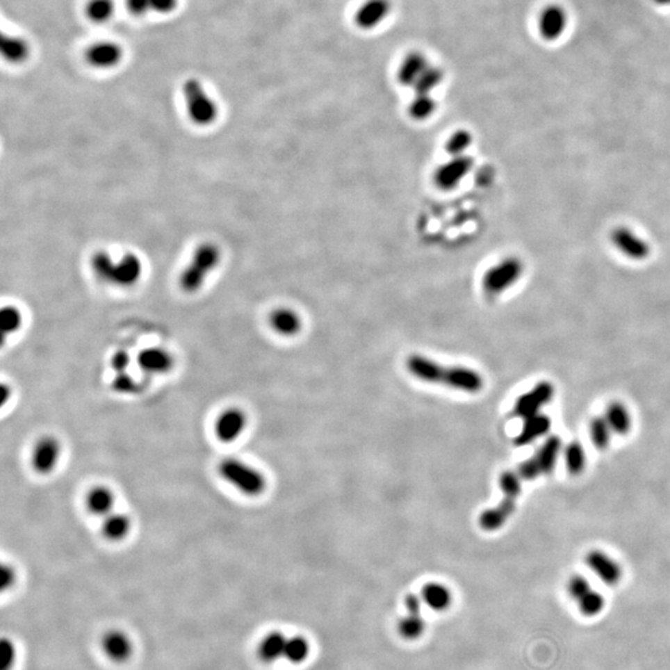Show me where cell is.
I'll use <instances>...</instances> for the list:
<instances>
[{"label": "cell", "mask_w": 670, "mask_h": 670, "mask_svg": "<svg viewBox=\"0 0 670 670\" xmlns=\"http://www.w3.org/2000/svg\"><path fill=\"white\" fill-rule=\"evenodd\" d=\"M406 368L418 380L445 385L464 393H478L483 387V379L477 371L464 366H446L418 354L407 358Z\"/></svg>", "instance_id": "1"}, {"label": "cell", "mask_w": 670, "mask_h": 670, "mask_svg": "<svg viewBox=\"0 0 670 670\" xmlns=\"http://www.w3.org/2000/svg\"><path fill=\"white\" fill-rule=\"evenodd\" d=\"M91 267L101 281L120 287L137 284L143 272L142 261L134 254H126L122 256L121 260L115 262L107 252L99 251L93 254Z\"/></svg>", "instance_id": "2"}, {"label": "cell", "mask_w": 670, "mask_h": 670, "mask_svg": "<svg viewBox=\"0 0 670 670\" xmlns=\"http://www.w3.org/2000/svg\"><path fill=\"white\" fill-rule=\"evenodd\" d=\"M220 478L247 497H257L266 489L263 474L237 458H225L219 463Z\"/></svg>", "instance_id": "3"}, {"label": "cell", "mask_w": 670, "mask_h": 670, "mask_svg": "<svg viewBox=\"0 0 670 670\" xmlns=\"http://www.w3.org/2000/svg\"><path fill=\"white\" fill-rule=\"evenodd\" d=\"M524 271V262L519 257L507 256L483 273L480 281L482 291L487 297L497 298L514 287L523 277Z\"/></svg>", "instance_id": "4"}, {"label": "cell", "mask_w": 670, "mask_h": 670, "mask_svg": "<svg viewBox=\"0 0 670 670\" xmlns=\"http://www.w3.org/2000/svg\"><path fill=\"white\" fill-rule=\"evenodd\" d=\"M221 254L214 243L200 245L193 254L191 262L180 275L179 284L186 293H195L202 288L209 273L219 265Z\"/></svg>", "instance_id": "5"}, {"label": "cell", "mask_w": 670, "mask_h": 670, "mask_svg": "<svg viewBox=\"0 0 670 670\" xmlns=\"http://www.w3.org/2000/svg\"><path fill=\"white\" fill-rule=\"evenodd\" d=\"M562 442L559 436H550L543 446L535 452V455L525 462L521 463L516 472L523 480H537L544 474H549L554 471L557 458L560 456Z\"/></svg>", "instance_id": "6"}, {"label": "cell", "mask_w": 670, "mask_h": 670, "mask_svg": "<svg viewBox=\"0 0 670 670\" xmlns=\"http://www.w3.org/2000/svg\"><path fill=\"white\" fill-rule=\"evenodd\" d=\"M183 93L191 121L199 126H209L216 120V104L206 95L200 82L195 79L188 80L183 86Z\"/></svg>", "instance_id": "7"}, {"label": "cell", "mask_w": 670, "mask_h": 670, "mask_svg": "<svg viewBox=\"0 0 670 670\" xmlns=\"http://www.w3.org/2000/svg\"><path fill=\"white\" fill-rule=\"evenodd\" d=\"M63 447L55 436H42L31 451V468L39 475H49L58 467Z\"/></svg>", "instance_id": "8"}, {"label": "cell", "mask_w": 670, "mask_h": 670, "mask_svg": "<svg viewBox=\"0 0 670 670\" xmlns=\"http://www.w3.org/2000/svg\"><path fill=\"white\" fill-rule=\"evenodd\" d=\"M473 165V158L467 156V154L451 156V159L448 162L439 165L434 170V185L441 190H453L471 173Z\"/></svg>", "instance_id": "9"}, {"label": "cell", "mask_w": 670, "mask_h": 670, "mask_svg": "<svg viewBox=\"0 0 670 670\" xmlns=\"http://www.w3.org/2000/svg\"><path fill=\"white\" fill-rule=\"evenodd\" d=\"M614 249L632 261L647 260L652 252L651 245L627 226H617L610 234Z\"/></svg>", "instance_id": "10"}, {"label": "cell", "mask_w": 670, "mask_h": 670, "mask_svg": "<svg viewBox=\"0 0 670 670\" xmlns=\"http://www.w3.org/2000/svg\"><path fill=\"white\" fill-rule=\"evenodd\" d=\"M246 426V414L238 407H227L215 418V437L221 443H232L241 437Z\"/></svg>", "instance_id": "11"}, {"label": "cell", "mask_w": 670, "mask_h": 670, "mask_svg": "<svg viewBox=\"0 0 670 670\" xmlns=\"http://www.w3.org/2000/svg\"><path fill=\"white\" fill-rule=\"evenodd\" d=\"M555 395V387L550 382H537L530 391L523 393L514 406L515 416L525 420L528 417L540 414L541 407L549 404Z\"/></svg>", "instance_id": "12"}, {"label": "cell", "mask_w": 670, "mask_h": 670, "mask_svg": "<svg viewBox=\"0 0 670 670\" xmlns=\"http://www.w3.org/2000/svg\"><path fill=\"white\" fill-rule=\"evenodd\" d=\"M585 561L589 567V570L595 573L597 578L610 586L619 584L622 578V569L619 562L613 560L608 555L600 550H592L586 555Z\"/></svg>", "instance_id": "13"}, {"label": "cell", "mask_w": 670, "mask_h": 670, "mask_svg": "<svg viewBox=\"0 0 670 670\" xmlns=\"http://www.w3.org/2000/svg\"><path fill=\"white\" fill-rule=\"evenodd\" d=\"M102 651L107 658L116 663H124L133 654V642L127 633L120 630H108L101 641Z\"/></svg>", "instance_id": "14"}, {"label": "cell", "mask_w": 670, "mask_h": 670, "mask_svg": "<svg viewBox=\"0 0 670 670\" xmlns=\"http://www.w3.org/2000/svg\"><path fill=\"white\" fill-rule=\"evenodd\" d=\"M137 363L147 374L162 375L172 370L174 359L172 354L163 348H147L139 352Z\"/></svg>", "instance_id": "15"}, {"label": "cell", "mask_w": 670, "mask_h": 670, "mask_svg": "<svg viewBox=\"0 0 670 670\" xmlns=\"http://www.w3.org/2000/svg\"><path fill=\"white\" fill-rule=\"evenodd\" d=\"M390 12V0H366L355 14V23L361 29H374L389 17Z\"/></svg>", "instance_id": "16"}, {"label": "cell", "mask_w": 670, "mask_h": 670, "mask_svg": "<svg viewBox=\"0 0 670 670\" xmlns=\"http://www.w3.org/2000/svg\"><path fill=\"white\" fill-rule=\"evenodd\" d=\"M116 496L107 486H95L85 496V507L90 514L104 518L113 512Z\"/></svg>", "instance_id": "17"}, {"label": "cell", "mask_w": 670, "mask_h": 670, "mask_svg": "<svg viewBox=\"0 0 670 670\" xmlns=\"http://www.w3.org/2000/svg\"><path fill=\"white\" fill-rule=\"evenodd\" d=\"M550 428H551V420L548 415H544L540 412L534 416L528 417L524 420V425L519 434L515 437V446L524 447V446L530 445L535 439L549 434Z\"/></svg>", "instance_id": "18"}, {"label": "cell", "mask_w": 670, "mask_h": 670, "mask_svg": "<svg viewBox=\"0 0 670 670\" xmlns=\"http://www.w3.org/2000/svg\"><path fill=\"white\" fill-rule=\"evenodd\" d=\"M122 55V47L115 42H99L88 50L87 60L96 67L108 69L121 63Z\"/></svg>", "instance_id": "19"}, {"label": "cell", "mask_w": 670, "mask_h": 670, "mask_svg": "<svg viewBox=\"0 0 670 670\" xmlns=\"http://www.w3.org/2000/svg\"><path fill=\"white\" fill-rule=\"evenodd\" d=\"M270 325L277 334L293 336L301 332V316L291 308H277L270 316Z\"/></svg>", "instance_id": "20"}, {"label": "cell", "mask_w": 670, "mask_h": 670, "mask_svg": "<svg viewBox=\"0 0 670 670\" xmlns=\"http://www.w3.org/2000/svg\"><path fill=\"white\" fill-rule=\"evenodd\" d=\"M102 519L101 532L104 539L111 543H118L124 540L132 529L131 518L123 513L112 512Z\"/></svg>", "instance_id": "21"}, {"label": "cell", "mask_w": 670, "mask_h": 670, "mask_svg": "<svg viewBox=\"0 0 670 670\" xmlns=\"http://www.w3.org/2000/svg\"><path fill=\"white\" fill-rule=\"evenodd\" d=\"M288 637L281 632H271L262 638L259 644V658L263 663H275L278 659L284 658V651Z\"/></svg>", "instance_id": "22"}, {"label": "cell", "mask_w": 670, "mask_h": 670, "mask_svg": "<svg viewBox=\"0 0 670 670\" xmlns=\"http://www.w3.org/2000/svg\"><path fill=\"white\" fill-rule=\"evenodd\" d=\"M427 58L420 52H412L405 58L399 70V81L405 86H412L421 77L422 74L427 70Z\"/></svg>", "instance_id": "23"}, {"label": "cell", "mask_w": 670, "mask_h": 670, "mask_svg": "<svg viewBox=\"0 0 670 670\" xmlns=\"http://www.w3.org/2000/svg\"><path fill=\"white\" fill-rule=\"evenodd\" d=\"M566 14L559 6H550L540 17V31L546 39H555L566 26Z\"/></svg>", "instance_id": "24"}, {"label": "cell", "mask_w": 670, "mask_h": 670, "mask_svg": "<svg viewBox=\"0 0 670 670\" xmlns=\"http://www.w3.org/2000/svg\"><path fill=\"white\" fill-rule=\"evenodd\" d=\"M605 418L608 422L613 434H626L630 432V426H632L630 411L619 401L611 402L607 406Z\"/></svg>", "instance_id": "25"}, {"label": "cell", "mask_w": 670, "mask_h": 670, "mask_svg": "<svg viewBox=\"0 0 670 670\" xmlns=\"http://www.w3.org/2000/svg\"><path fill=\"white\" fill-rule=\"evenodd\" d=\"M422 601L434 611H445L451 605L450 589L441 584H427L422 589Z\"/></svg>", "instance_id": "26"}, {"label": "cell", "mask_w": 670, "mask_h": 670, "mask_svg": "<svg viewBox=\"0 0 670 670\" xmlns=\"http://www.w3.org/2000/svg\"><path fill=\"white\" fill-rule=\"evenodd\" d=\"M0 52L9 63H22L29 55V47L23 39L4 34L0 41Z\"/></svg>", "instance_id": "27"}, {"label": "cell", "mask_w": 670, "mask_h": 670, "mask_svg": "<svg viewBox=\"0 0 670 670\" xmlns=\"http://www.w3.org/2000/svg\"><path fill=\"white\" fill-rule=\"evenodd\" d=\"M578 610L586 617H596L605 610L606 601L605 597L598 591L591 589L585 595L581 596L578 601Z\"/></svg>", "instance_id": "28"}, {"label": "cell", "mask_w": 670, "mask_h": 670, "mask_svg": "<svg viewBox=\"0 0 670 670\" xmlns=\"http://www.w3.org/2000/svg\"><path fill=\"white\" fill-rule=\"evenodd\" d=\"M564 456H565V463H566L569 473L578 475L584 472L586 467V453L580 442L573 441L571 443H569L564 452Z\"/></svg>", "instance_id": "29"}, {"label": "cell", "mask_w": 670, "mask_h": 670, "mask_svg": "<svg viewBox=\"0 0 670 670\" xmlns=\"http://www.w3.org/2000/svg\"><path fill=\"white\" fill-rule=\"evenodd\" d=\"M309 652L311 646L304 637H289L284 651V659L293 664H301L309 657Z\"/></svg>", "instance_id": "30"}, {"label": "cell", "mask_w": 670, "mask_h": 670, "mask_svg": "<svg viewBox=\"0 0 670 670\" xmlns=\"http://www.w3.org/2000/svg\"><path fill=\"white\" fill-rule=\"evenodd\" d=\"M612 434V430L610 427L605 416H596L592 418L589 425V434H591L592 443L598 450H606L611 442Z\"/></svg>", "instance_id": "31"}, {"label": "cell", "mask_w": 670, "mask_h": 670, "mask_svg": "<svg viewBox=\"0 0 670 670\" xmlns=\"http://www.w3.org/2000/svg\"><path fill=\"white\" fill-rule=\"evenodd\" d=\"M425 630L426 626L421 612H407V616L401 619L399 624L400 635L409 641L420 638Z\"/></svg>", "instance_id": "32"}, {"label": "cell", "mask_w": 670, "mask_h": 670, "mask_svg": "<svg viewBox=\"0 0 670 670\" xmlns=\"http://www.w3.org/2000/svg\"><path fill=\"white\" fill-rule=\"evenodd\" d=\"M436 107L437 104L431 95H415L409 113L415 121H425L434 115Z\"/></svg>", "instance_id": "33"}, {"label": "cell", "mask_w": 670, "mask_h": 670, "mask_svg": "<svg viewBox=\"0 0 670 670\" xmlns=\"http://www.w3.org/2000/svg\"><path fill=\"white\" fill-rule=\"evenodd\" d=\"M443 80V71L436 66H428L421 77L414 85L415 95H431Z\"/></svg>", "instance_id": "34"}, {"label": "cell", "mask_w": 670, "mask_h": 670, "mask_svg": "<svg viewBox=\"0 0 670 670\" xmlns=\"http://www.w3.org/2000/svg\"><path fill=\"white\" fill-rule=\"evenodd\" d=\"M22 323H23V317L17 307H3L0 312V327H1L3 341L8 335L14 334L15 332L20 329Z\"/></svg>", "instance_id": "35"}, {"label": "cell", "mask_w": 670, "mask_h": 670, "mask_svg": "<svg viewBox=\"0 0 670 670\" xmlns=\"http://www.w3.org/2000/svg\"><path fill=\"white\" fill-rule=\"evenodd\" d=\"M473 142V137L467 129H459L447 139L445 151L451 156H464Z\"/></svg>", "instance_id": "36"}, {"label": "cell", "mask_w": 670, "mask_h": 670, "mask_svg": "<svg viewBox=\"0 0 670 670\" xmlns=\"http://www.w3.org/2000/svg\"><path fill=\"white\" fill-rule=\"evenodd\" d=\"M115 10L112 0H91L87 6V15L93 22L104 23L108 20Z\"/></svg>", "instance_id": "37"}, {"label": "cell", "mask_w": 670, "mask_h": 670, "mask_svg": "<svg viewBox=\"0 0 670 670\" xmlns=\"http://www.w3.org/2000/svg\"><path fill=\"white\" fill-rule=\"evenodd\" d=\"M111 387H112L113 391L121 393V395H132V393H137V390H138L137 382L132 376L128 374L127 371L116 374L113 380L111 382Z\"/></svg>", "instance_id": "38"}, {"label": "cell", "mask_w": 670, "mask_h": 670, "mask_svg": "<svg viewBox=\"0 0 670 670\" xmlns=\"http://www.w3.org/2000/svg\"><path fill=\"white\" fill-rule=\"evenodd\" d=\"M592 589L589 580L581 576V575H573L567 584V591L569 595L573 601H578L581 596L585 595L587 591Z\"/></svg>", "instance_id": "39"}, {"label": "cell", "mask_w": 670, "mask_h": 670, "mask_svg": "<svg viewBox=\"0 0 670 670\" xmlns=\"http://www.w3.org/2000/svg\"><path fill=\"white\" fill-rule=\"evenodd\" d=\"M0 653H1V670L12 669L14 662H15V655H17L15 647H14L12 642L3 639Z\"/></svg>", "instance_id": "40"}, {"label": "cell", "mask_w": 670, "mask_h": 670, "mask_svg": "<svg viewBox=\"0 0 670 670\" xmlns=\"http://www.w3.org/2000/svg\"><path fill=\"white\" fill-rule=\"evenodd\" d=\"M129 364H131V357L126 350H117L111 358V366L116 374L126 373Z\"/></svg>", "instance_id": "41"}, {"label": "cell", "mask_w": 670, "mask_h": 670, "mask_svg": "<svg viewBox=\"0 0 670 670\" xmlns=\"http://www.w3.org/2000/svg\"><path fill=\"white\" fill-rule=\"evenodd\" d=\"M1 578H0V586H1V589L6 591V589H12L15 581H17V572L14 570V567L12 565H6L4 564L1 566Z\"/></svg>", "instance_id": "42"}, {"label": "cell", "mask_w": 670, "mask_h": 670, "mask_svg": "<svg viewBox=\"0 0 670 670\" xmlns=\"http://www.w3.org/2000/svg\"><path fill=\"white\" fill-rule=\"evenodd\" d=\"M152 12L168 14L173 12L178 6V0H149Z\"/></svg>", "instance_id": "43"}, {"label": "cell", "mask_w": 670, "mask_h": 670, "mask_svg": "<svg viewBox=\"0 0 670 670\" xmlns=\"http://www.w3.org/2000/svg\"><path fill=\"white\" fill-rule=\"evenodd\" d=\"M129 12L134 15H143L145 13L151 12L149 0H127Z\"/></svg>", "instance_id": "44"}, {"label": "cell", "mask_w": 670, "mask_h": 670, "mask_svg": "<svg viewBox=\"0 0 670 670\" xmlns=\"http://www.w3.org/2000/svg\"><path fill=\"white\" fill-rule=\"evenodd\" d=\"M405 606H406L407 612H421V598H420L418 596L411 594V595H409L407 597H406V600H405Z\"/></svg>", "instance_id": "45"}, {"label": "cell", "mask_w": 670, "mask_h": 670, "mask_svg": "<svg viewBox=\"0 0 670 670\" xmlns=\"http://www.w3.org/2000/svg\"><path fill=\"white\" fill-rule=\"evenodd\" d=\"M0 395H1V405H6V401L12 398V387L3 385L0 390Z\"/></svg>", "instance_id": "46"}, {"label": "cell", "mask_w": 670, "mask_h": 670, "mask_svg": "<svg viewBox=\"0 0 670 670\" xmlns=\"http://www.w3.org/2000/svg\"><path fill=\"white\" fill-rule=\"evenodd\" d=\"M658 3H662V4H668L670 6V0H657Z\"/></svg>", "instance_id": "47"}]
</instances>
